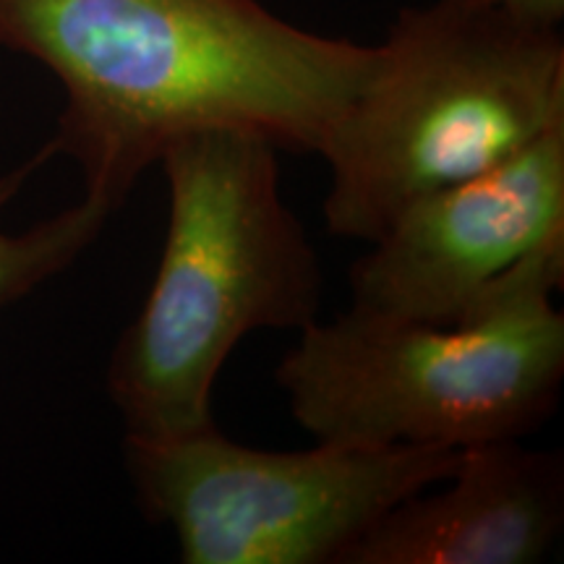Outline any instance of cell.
<instances>
[{
    "instance_id": "cell-6",
    "label": "cell",
    "mask_w": 564,
    "mask_h": 564,
    "mask_svg": "<svg viewBox=\"0 0 564 564\" xmlns=\"http://www.w3.org/2000/svg\"><path fill=\"white\" fill-rule=\"evenodd\" d=\"M350 270V312L447 324L520 267L564 253V126L400 212Z\"/></svg>"
},
{
    "instance_id": "cell-2",
    "label": "cell",
    "mask_w": 564,
    "mask_h": 564,
    "mask_svg": "<svg viewBox=\"0 0 564 564\" xmlns=\"http://www.w3.org/2000/svg\"><path fill=\"white\" fill-rule=\"evenodd\" d=\"M280 152L243 129L194 131L162 150L165 243L108 364L126 440L217 426L212 392L243 337L319 319L322 262L282 196Z\"/></svg>"
},
{
    "instance_id": "cell-7",
    "label": "cell",
    "mask_w": 564,
    "mask_h": 564,
    "mask_svg": "<svg viewBox=\"0 0 564 564\" xmlns=\"http://www.w3.org/2000/svg\"><path fill=\"white\" fill-rule=\"evenodd\" d=\"M562 528L564 455L523 440L486 442L384 512L343 564H535Z\"/></svg>"
},
{
    "instance_id": "cell-9",
    "label": "cell",
    "mask_w": 564,
    "mask_h": 564,
    "mask_svg": "<svg viewBox=\"0 0 564 564\" xmlns=\"http://www.w3.org/2000/svg\"><path fill=\"white\" fill-rule=\"evenodd\" d=\"M444 3L502 13V17L531 26H546V30H560L564 17V0H444Z\"/></svg>"
},
{
    "instance_id": "cell-5",
    "label": "cell",
    "mask_w": 564,
    "mask_h": 564,
    "mask_svg": "<svg viewBox=\"0 0 564 564\" xmlns=\"http://www.w3.org/2000/svg\"><path fill=\"white\" fill-rule=\"evenodd\" d=\"M141 512L186 564H343L371 525L455 470L453 447L262 449L220 429L126 440Z\"/></svg>"
},
{
    "instance_id": "cell-3",
    "label": "cell",
    "mask_w": 564,
    "mask_h": 564,
    "mask_svg": "<svg viewBox=\"0 0 564 564\" xmlns=\"http://www.w3.org/2000/svg\"><path fill=\"white\" fill-rule=\"evenodd\" d=\"M564 253L520 267L465 319L432 324L345 312L312 322L278 387L316 442L453 447L523 440L556 413Z\"/></svg>"
},
{
    "instance_id": "cell-8",
    "label": "cell",
    "mask_w": 564,
    "mask_h": 564,
    "mask_svg": "<svg viewBox=\"0 0 564 564\" xmlns=\"http://www.w3.org/2000/svg\"><path fill=\"white\" fill-rule=\"evenodd\" d=\"M51 158H55V150L51 141H45L32 158L0 175V212L17 199L26 181ZM112 212L116 209L105 202L84 196L79 204L32 228L19 232L0 230V308L11 306L47 280L66 272L97 241Z\"/></svg>"
},
{
    "instance_id": "cell-1",
    "label": "cell",
    "mask_w": 564,
    "mask_h": 564,
    "mask_svg": "<svg viewBox=\"0 0 564 564\" xmlns=\"http://www.w3.org/2000/svg\"><path fill=\"white\" fill-rule=\"evenodd\" d=\"M0 45L61 82L53 150L112 209L194 131H257L319 154L379 55L262 0H0Z\"/></svg>"
},
{
    "instance_id": "cell-4",
    "label": "cell",
    "mask_w": 564,
    "mask_h": 564,
    "mask_svg": "<svg viewBox=\"0 0 564 564\" xmlns=\"http://www.w3.org/2000/svg\"><path fill=\"white\" fill-rule=\"evenodd\" d=\"M377 66L319 158L324 223L371 243L423 196L564 126L560 30L432 0L392 21Z\"/></svg>"
}]
</instances>
